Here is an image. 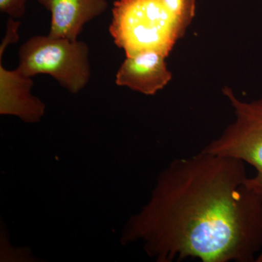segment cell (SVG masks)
Instances as JSON below:
<instances>
[{"label":"cell","instance_id":"1","mask_svg":"<svg viewBox=\"0 0 262 262\" xmlns=\"http://www.w3.org/2000/svg\"><path fill=\"white\" fill-rule=\"evenodd\" d=\"M242 160L200 151L174 160L121 243L143 242L158 262H252L262 247V194Z\"/></svg>","mask_w":262,"mask_h":262},{"label":"cell","instance_id":"2","mask_svg":"<svg viewBox=\"0 0 262 262\" xmlns=\"http://www.w3.org/2000/svg\"><path fill=\"white\" fill-rule=\"evenodd\" d=\"M112 12L110 34L126 56L155 51L167 58L185 34L165 0H116Z\"/></svg>","mask_w":262,"mask_h":262},{"label":"cell","instance_id":"3","mask_svg":"<svg viewBox=\"0 0 262 262\" xmlns=\"http://www.w3.org/2000/svg\"><path fill=\"white\" fill-rule=\"evenodd\" d=\"M18 55L17 70L23 75L51 76L72 94L82 91L91 79L89 48L82 41L34 36L20 46Z\"/></svg>","mask_w":262,"mask_h":262},{"label":"cell","instance_id":"4","mask_svg":"<svg viewBox=\"0 0 262 262\" xmlns=\"http://www.w3.org/2000/svg\"><path fill=\"white\" fill-rule=\"evenodd\" d=\"M223 93L233 108L235 119L202 151L231 157L251 165L256 174L248 178V186L262 194V96L246 102L236 97L228 87Z\"/></svg>","mask_w":262,"mask_h":262},{"label":"cell","instance_id":"5","mask_svg":"<svg viewBox=\"0 0 262 262\" xmlns=\"http://www.w3.org/2000/svg\"><path fill=\"white\" fill-rule=\"evenodd\" d=\"M165 57L155 51L126 56L117 71L115 82L146 96H153L171 80Z\"/></svg>","mask_w":262,"mask_h":262},{"label":"cell","instance_id":"6","mask_svg":"<svg viewBox=\"0 0 262 262\" xmlns=\"http://www.w3.org/2000/svg\"><path fill=\"white\" fill-rule=\"evenodd\" d=\"M34 82L18 70H8L0 59V114L14 115L28 123L39 122L46 105L31 93Z\"/></svg>","mask_w":262,"mask_h":262},{"label":"cell","instance_id":"7","mask_svg":"<svg viewBox=\"0 0 262 262\" xmlns=\"http://www.w3.org/2000/svg\"><path fill=\"white\" fill-rule=\"evenodd\" d=\"M51 13L48 35L78 40L84 24L103 14L106 0H37Z\"/></svg>","mask_w":262,"mask_h":262},{"label":"cell","instance_id":"8","mask_svg":"<svg viewBox=\"0 0 262 262\" xmlns=\"http://www.w3.org/2000/svg\"><path fill=\"white\" fill-rule=\"evenodd\" d=\"M169 9L178 20L183 32L191 24L196 10V0H165Z\"/></svg>","mask_w":262,"mask_h":262},{"label":"cell","instance_id":"9","mask_svg":"<svg viewBox=\"0 0 262 262\" xmlns=\"http://www.w3.org/2000/svg\"><path fill=\"white\" fill-rule=\"evenodd\" d=\"M26 3L27 0H0V11L10 18H21L25 13Z\"/></svg>","mask_w":262,"mask_h":262},{"label":"cell","instance_id":"10","mask_svg":"<svg viewBox=\"0 0 262 262\" xmlns=\"http://www.w3.org/2000/svg\"><path fill=\"white\" fill-rule=\"evenodd\" d=\"M20 25V22L14 18H10L8 20L6 35L1 43L0 53H4L5 50L10 44L15 43L18 40V30Z\"/></svg>","mask_w":262,"mask_h":262}]
</instances>
